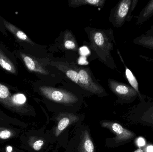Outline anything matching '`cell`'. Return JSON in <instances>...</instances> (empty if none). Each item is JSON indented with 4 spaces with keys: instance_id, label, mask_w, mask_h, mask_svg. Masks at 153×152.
<instances>
[{
    "instance_id": "6da1fadb",
    "label": "cell",
    "mask_w": 153,
    "mask_h": 152,
    "mask_svg": "<svg viewBox=\"0 0 153 152\" xmlns=\"http://www.w3.org/2000/svg\"><path fill=\"white\" fill-rule=\"evenodd\" d=\"M85 32L90 40V47L94 51L99 59L108 67L115 69L116 66L111 55L113 43L116 44L113 30H103L93 28H85Z\"/></svg>"
},
{
    "instance_id": "7a4b0ae2",
    "label": "cell",
    "mask_w": 153,
    "mask_h": 152,
    "mask_svg": "<svg viewBox=\"0 0 153 152\" xmlns=\"http://www.w3.org/2000/svg\"><path fill=\"white\" fill-rule=\"evenodd\" d=\"M138 2V0L120 1L111 13L110 21L113 26L115 27H121L126 21H131Z\"/></svg>"
},
{
    "instance_id": "3957f363",
    "label": "cell",
    "mask_w": 153,
    "mask_h": 152,
    "mask_svg": "<svg viewBox=\"0 0 153 152\" xmlns=\"http://www.w3.org/2000/svg\"><path fill=\"white\" fill-rule=\"evenodd\" d=\"M129 117L134 124L153 129V100L140 102L130 112Z\"/></svg>"
},
{
    "instance_id": "277c9868",
    "label": "cell",
    "mask_w": 153,
    "mask_h": 152,
    "mask_svg": "<svg viewBox=\"0 0 153 152\" xmlns=\"http://www.w3.org/2000/svg\"><path fill=\"white\" fill-rule=\"evenodd\" d=\"M39 91L48 100L64 104H71L78 101L77 97L72 93L60 88L43 86L39 88Z\"/></svg>"
},
{
    "instance_id": "5b68a950",
    "label": "cell",
    "mask_w": 153,
    "mask_h": 152,
    "mask_svg": "<svg viewBox=\"0 0 153 152\" xmlns=\"http://www.w3.org/2000/svg\"><path fill=\"white\" fill-rule=\"evenodd\" d=\"M108 84L111 92L118 98L119 101L123 103H131L139 98L137 92L128 84L109 79Z\"/></svg>"
},
{
    "instance_id": "8992f818",
    "label": "cell",
    "mask_w": 153,
    "mask_h": 152,
    "mask_svg": "<svg viewBox=\"0 0 153 152\" xmlns=\"http://www.w3.org/2000/svg\"><path fill=\"white\" fill-rule=\"evenodd\" d=\"M78 72V86L94 94L101 95L106 93L104 88L93 78L89 68L77 66Z\"/></svg>"
},
{
    "instance_id": "52a82bcc",
    "label": "cell",
    "mask_w": 153,
    "mask_h": 152,
    "mask_svg": "<svg viewBox=\"0 0 153 152\" xmlns=\"http://www.w3.org/2000/svg\"><path fill=\"white\" fill-rule=\"evenodd\" d=\"M101 124L102 127L108 129L116 135L113 138V141L116 145L129 142L136 136L134 133L126 129L117 122L103 121Z\"/></svg>"
},
{
    "instance_id": "ba28073f",
    "label": "cell",
    "mask_w": 153,
    "mask_h": 152,
    "mask_svg": "<svg viewBox=\"0 0 153 152\" xmlns=\"http://www.w3.org/2000/svg\"><path fill=\"white\" fill-rule=\"evenodd\" d=\"M50 65L63 72L69 79L78 85V72L77 66L61 61H52Z\"/></svg>"
},
{
    "instance_id": "9c48e42d",
    "label": "cell",
    "mask_w": 153,
    "mask_h": 152,
    "mask_svg": "<svg viewBox=\"0 0 153 152\" xmlns=\"http://www.w3.org/2000/svg\"><path fill=\"white\" fill-rule=\"evenodd\" d=\"M20 55L24 62L27 68L30 71L36 72L40 75L48 76L50 74L48 70L42 63L37 60L30 55L25 54L22 52L20 53Z\"/></svg>"
},
{
    "instance_id": "30bf717a",
    "label": "cell",
    "mask_w": 153,
    "mask_h": 152,
    "mask_svg": "<svg viewBox=\"0 0 153 152\" xmlns=\"http://www.w3.org/2000/svg\"><path fill=\"white\" fill-rule=\"evenodd\" d=\"M117 52L120 58L121 62L124 64V67H125V76H126V78L127 80H128V83H129V85H130L137 92L138 95H139V98L140 99V102H143L146 101V96H144V95H143L141 94V92H140V90H139V84H138V81H137L136 77L135 75H134V74H133L132 71L130 70V69L128 68L127 66L126 65L124 59H123L121 54H120V52L118 51V50Z\"/></svg>"
},
{
    "instance_id": "8fae6325",
    "label": "cell",
    "mask_w": 153,
    "mask_h": 152,
    "mask_svg": "<svg viewBox=\"0 0 153 152\" xmlns=\"http://www.w3.org/2000/svg\"><path fill=\"white\" fill-rule=\"evenodd\" d=\"M77 120L78 117L73 114H66L63 116L58 121L55 130V136L56 137L59 136L69 125L76 122Z\"/></svg>"
},
{
    "instance_id": "7c38bea8",
    "label": "cell",
    "mask_w": 153,
    "mask_h": 152,
    "mask_svg": "<svg viewBox=\"0 0 153 152\" xmlns=\"http://www.w3.org/2000/svg\"><path fill=\"white\" fill-rule=\"evenodd\" d=\"M93 142L88 131H85L82 134L81 142L78 146V152H94Z\"/></svg>"
},
{
    "instance_id": "4fadbf2b",
    "label": "cell",
    "mask_w": 153,
    "mask_h": 152,
    "mask_svg": "<svg viewBox=\"0 0 153 152\" xmlns=\"http://www.w3.org/2000/svg\"><path fill=\"white\" fill-rule=\"evenodd\" d=\"M153 16V0L148 2L137 16L136 25L140 26L146 22Z\"/></svg>"
},
{
    "instance_id": "5bb4252c",
    "label": "cell",
    "mask_w": 153,
    "mask_h": 152,
    "mask_svg": "<svg viewBox=\"0 0 153 152\" xmlns=\"http://www.w3.org/2000/svg\"><path fill=\"white\" fill-rule=\"evenodd\" d=\"M3 22L6 28L12 34L15 35L18 39L27 42L31 45H35V43L23 31L6 21L4 20Z\"/></svg>"
},
{
    "instance_id": "9a60e30c",
    "label": "cell",
    "mask_w": 153,
    "mask_h": 152,
    "mask_svg": "<svg viewBox=\"0 0 153 152\" xmlns=\"http://www.w3.org/2000/svg\"><path fill=\"white\" fill-rule=\"evenodd\" d=\"M26 101L27 99L24 94L17 93L10 95L4 104L10 108H18L24 105L26 103Z\"/></svg>"
},
{
    "instance_id": "2e32d148",
    "label": "cell",
    "mask_w": 153,
    "mask_h": 152,
    "mask_svg": "<svg viewBox=\"0 0 153 152\" xmlns=\"http://www.w3.org/2000/svg\"><path fill=\"white\" fill-rule=\"evenodd\" d=\"M69 5L72 8H76L82 5H91L102 8L106 0H70L68 1Z\"/></svg>"
},
{
    "instance_id": "e0dca14e",
    "label": "cell",
    "mask_w": 153,
    "mask_h": 152,
    "mask_svg": "<svg viewBox=\"0 0 153 152\" xmlns=\"http://www.w3.org/2000/svg\"><path fill=\"white\" fill-rule=\"evenodd\" d=\"M63 45L67 50L76 51L78 50L77 42L72 32L67 30L64 34Z\"/></svg>"
},
{
    "instance_id": "ac0fdd59",
    "label": "cell",
    "mask_w": 153,
    "mask_h": 152,
    "mask_svg": "<svg viewBox=\"0 0 153 152\" xmlns=\"http://www.w3.org/2000/svg\"><path fill=\"white\" fill-rule=\"evenodd\" d=\"M0 66L8 72L12 74L17 73L14 64L1 49H0Z\"/></svg>"
},
{
    "instance_id": "d6986e66",
    "label": "cell",
    "mask_w": 153,
    "mask_h": 152,
    "mask_svg": "<svg viewBox=\"0 0 153 152\" xmlns=\"http://www.w3.org/2000/svg\"><path fill=\"white\" fill-rule=\"evenodd\" d=\"M133 43L134 44L153 50V37L147 36L143 34L134 38Z\"/></svg>"
},
{
    "instance_id": "ffe728a7",
    "label": "cell",
    "mask_w": 153,
    "mask_h": 152,
    "mask_svg": "<svg viewBox=\"0 0 153 152\" xmlns=\"http://www.w3.org/2000/svg\"><path fill=\"white\" fill-rule=\"evenodd\" d=\"M10 96V93L7 87L0 84V102L4 103Z\"/></svg>"
},
{
    "instance_id": "44dd1931",
    "label": "cell",
    "mask_w": 153,
    "mask_h": 152,
    "mask_svg": "<svg viewBox=\"0 0 153 152\" xmlns=\"http://www.w3.org/2000/svg\"><path fill=\"white\" fill-rule=\"evenodd\" d=\"M15 132L13 130L0 127V139L7 140L15 136Z\"/></svg>"
},
{
    "instance_id": "7402d4cb",
    "label": "cell",
    "mask_w": 153,
    "mask_h": 152,
    "mask_svg": "<svg viewBox=\"0 0 153 152\" xmlns=\"http://www.w3.org/2000/svg\"><path fill=\"white\" fill-rule=\"evenodd\" d=\"M44 145V141L40 139L35 141L32 145V147L35 151H40Z\"/></svg>"
},
{
    "instance_id": "603a6c76",
    "label": "cell",
    "mask_w": 153,
    "mask_h": 152,
    "mask_svg": "<svg viewBox=\"0 0 153 152\" xmlns=\"http://www.w3.org/2000/svg\"><path fill=\"white\" fill-rule=\"evenodd\" d=\"M149 146V145H145L143 148L137 149L133 152H149L148 151Z\"/></svg>"
},
{
    "instance_id": "cb8c5ba5",
    "label": "cell",
    "mask_w": 153,
    "mask_h": 152,
    "mask_svg": "<svg viewBox=\"0 0 153 152\" xmlns=\"http://www.w3.org/2000/svg\"><path fill=\"white\" fill-rule=\"evenodd\" d=\"M144 35L147 36L153 37V25L151 26L150 29L146 31Z\"/></svg>"
},
{
    "instance_id": "d4e9b609",
    "label": "cell",
    "mask_w": 153,
    "mask_h": 152,
    "mask_svg": "<svg viewBox=\"0 0 153 152\" xmlns=\"http://www.w3.org/2000/svg\"><path fill=\"white\" fill-rule=\"evenodd\" d=\"M138 145L140 146H143L145 145V141L142 138H139L138 140Z\"/></svg>"
},
{
    "instance_id": "484cf974",
    "label": "cell",
    "mask_w": 153,
    "mask_h": 152,
    "mask_svg": "<svg viewBox=\"0 0 153 152\" xmlns=\"http://www.w3.org/2000/svg\"><path fill=\"white\" fill-rule=\"evenodd\" d=\"M82 50H81V52H82V54H83V55H85V54H87V49L86 48H82Z\"/></svg>"
}]
</instances>
